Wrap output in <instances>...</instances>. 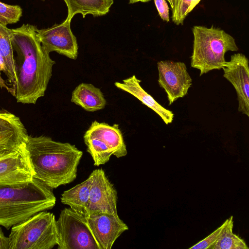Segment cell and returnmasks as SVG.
Returning a JSON list of instances; mask_svg holds the SVG:
<instances>
[{"mask_svg":"<svg viewBox=\"0 0 249 249\" xmlns=\"http://www.w3.org/2000/svg\"><path fill=\"white\" fill-rule=\"evenodd\" d=\"M37 29L29 24L11 29L17 81L14 97L24 104H35L44 96L55 64L42 46Z\"/></svg>","mask_w":249,"mask_h":249,"instance_id":"1","label":"cell"},{"mask_svg":"<svg viewBox=\"0 0 249 249\" xmlns=\"http://www.w3.org/2000/svg\"><path fill=\"white\" fill-rule=\"evenodd\" d=\"M34 178L55 189L73 181L83 152L75 145L53 140L41 135H28L25 142Z\"/></svg>","mask_w":249,"mask_h":249,"instance_id":"2","label":"cell"},{"mask_svg":"<svg viewBox=\"0 0 249 249\" xmlns=\"http://www.w3.org/2000/svg\"><path fill=\"white\" fill-rule=\"evenodd\" d=\"M55 202L52 189L36 178L0 184V226L9 229Z\"/></svg>","mask_w":249,"mask_h":249,"instance_id":"3","label":"cell"},{"mask_svg":"<svg viewBox=\"0 0 249 249\" xmlns=\"http://www.w3.org/2000/svg\"><path fill=\"white\" fill-rule=\"evenodd\" d=\"M191 66L200 71V76L213 70H220L226 62L225 54L238 48L234 38L220 28L196 25Z\"/></svg>","mask_w":249,"mask_h":249,"instance_id":"4","label":"cell"},{"mask_svg":"<svg viewBox=\"0 0 249 249\" xmlns=\"http://www.w3.org/2000/svg\"><path fill=\"white\" fill-rule=\"evenodd\" d=\"M56 220L53 213L40 212L13 226L9 249H52L57 245Z\"/></svg>","mask_w":249,"mask_h":249,"instance_id":"5","label":"cell"},{"mask_svg":"<svg viewBox=\"0 0 249 249\" xmlns=\"http://www.w3.org/2000/svg\"><path fill=\"white\" fill-rule=\"evenodd\" d=\"M58 249H100L86 217L71 208L61 211L56 222Z\"/></svg>","mask_w":249,"mask_h":249,"instance_id":"6","label":"cell"},{"mask_svg":"<svg viewBox=\"0 0 249 249\" xmlns=\"http://www.w3.org/2000/svg\"><path fill=\"white\" fill-rule=\"evenodd\" d=\"M158 83L166 93L169 105L188 94L192 78L184 63L162 60L157 63Z\"/></svg>","mask_w":249,"mask_h":249,"instance_id":"7","label":"cell"},{"mask_svg":"<svg viewBox=\"0 0 249 249\" xmlns=\"http://www.w3.org/2000/svg\"><path fill=\"white\" fill-rule=\"evenodd\" d=\"M70 24L64 21L48 28L37 29V36L45 50L49 53L55 52L73 60L77 58L78 44Z\"/></svg>","mask_w":249,"mask_h":249,"instance_id":"8","label":"cell"},{"mask_svg":"<svg viewBox=\"0 0 249 249\" xmlns=\"http://www.w3.org/2000/svg\"><path fill=\"white\" fill-rule=\"evenodd\" d=\"M92 172L93 178L90 188L87 216L96 213L118 215L117 193L113 184L102 169H97Z\"/></svg>","mask_w":249,"mask_h":249,"instance_id":"9","label":"cell"},{"mask_svg":"<svg viewBox=\"0 0 249 249\" xmlns=\"http://www.w3.org/2000/svg\"><path fill=\"white\" fill-rule=\"evenodd\" d=\"M249 60L243 53L231 55L222 67L223 76L234 88L238 102V110L249 117Z\"/></svg>","mask_w":249,"mask_h":249,"instance_id":"10","label":"cell"},{"mask_svg":"<svg viewBox=\"0 0 249 249\" xmlns=\"http://www.w3.org/2000/svg\"><path fill=\"white\" fill-rule=\"evenodd\" d=\"M34 175L25 142L0 156V184L29 181Z\"/></svg>","mask_w":249,"mask_h":249,"instance_id":"11","label":"cell"},{"mask_svg":"<svg viewBox=\"0 0 249 249\" xmlns=\"http://www.w3.org/2000/svg\"><path fill=\"white\" fill-rule=\"evenodd\" d=\"M86 218L100 249H110L116 239L128 229L119 215L96 213Z\"/></svg>","mask_w":249,"mask_h":249,"instance_id":"12","label":"cell"},{"mask_svg":"<svg viewBox=\"0 0 249 249\" xmlns=\"http://www.w3.org/2000/svg\"><path fill=\"white\" fill-rule=\"evenodd\" d=\"M84 137L96 138L102 140L110 147L113 151V155L118 158L127 154L122 133L117 124L110 125L105 123L94 121L86 131Z\"/></svg>","mask_w":249,"mask_h":249,"instance_id":"13","label":"cell"},{"mask_svg":"<svg viewBox=\"0 0 249 249\" xmlns=\"http://www.w3.org/2000/svg\"><path fill=\"white\" fill-rule=\"evenodd\" d=\"M141 80L135 75L123 80V82H116L115 86L124 91L127 92L140 100L143 104L152 109L161 118L165 124L172 123L174 114L172 111L166 109L141 87Z\"/></svg>","mask_w":249,"mask_h":249,"instance_id":"14","label":"cell"},{"mask_svg":"<svg viewBox=\"0 0 249 249\" xmlns=\"http://www.w3.org/2000/svg\"><path fill=\"white\" fill-rule=\"evenodd\" d=\"M71 102L89 112L101 110L107 104L101 89L88 83H81L75 88L72 92Z\"/></svg>","mask_w":249,"mask_h":249,"instance_id":"15","label":"cell"},{"mask_svg":"<svg viewBox=\"0 0 249 249\" xmlns=\"http://www.w3.org/2000/svg\"><path fill=\"white\" fill-rule=\"evenodd\" d=\"M93 178L92 172L85 181L64 191L60 198L62 203L69 206L75 212L86 217Z\"/></svg>","mask_w":249,"mask_h":249,"instance_id":"16","label":"cell"},{"mask_svg":"<svg viewBox=\"0 0 249 249\" xmlns=\"http://www.w3.org/2000/svg\"><path fill=\"white\" fill-rule=\"evenodd\" d=\"M68 8V16L65 21L71 22L74 16L81 14L83 18L88 14L94 17L108 13L113 0H63Z\"/></svg>","mask_w":249,"mask_h":249,"instance_id":"17","label":"cell"},{"mask_svg":"<svg viewBox=\"0 0 249 249\" xmlns=\"http://www.w3.org/2000/svg\"><path fill=\"white\" fill-rule=\"evenodd\" d=\"M233 217L231 216L225 221L224 227L212 249H248L245 242L233 233Z\"/></svg>","mask_w":249,"mask_h":249,"instance_id":"18","label":"cell"},{"mask_svg":"<svg viewBox=\"0 0 249 249\" xmlns=\"http://www.w3.org/2000/svg\"><path fill=\"white\" fill-rule=\"evenodd\" d=\"M0 55L4 60L16 91L17 81L12 45V30L0 23Z\"/></svg>","mask_w":249,"mask_h":249,"instance_id":"19","label":"cell"},{"mask_svg":"<svg viewBox=\"0 0 249 249\" xmlns=\"http://www.w3.org/2000/svg\"><path fill=\"white\" fill-rule=\"evenodd\" d=\"M87 151L91 156L94 165L98 166L104 164L113 155V150L102 140L96 138L83 137Z\"/></svg>","mask_w":249,"mask_h":249,"instance_id":"20","label":"cell"},{"mask_svg":"<svg viewBox=\"0 0 249 249\" xmlns=\"http://www.w3.org/2000/svg\"><path fill=\"white\" fill-rule=\"evenodd\" d=\"M28 135L20 118L5 109L0 110V136Z\"/></svg>","mask_w":249,"mask_h":249,"instance_id":"21","label":"cell"},{"mask_svg":"<svg viewBox=\"0 0 249 249\" xmlns=\"http://www.w3.org/2000/svg\"><path fill=\"white\" fill-rule=\"evenodd\" d=\"M170 4L171 18L177 25H183L184 21L201 0H166Z\"/></svg>","mask_w":249,"mask_h":249,"instance_id":"22","label":"cell"},{"mask_svg":"<svg viewBox=\"0 0 249 249\" xmlns=\"http://www.w3.org/2000/svg\"><path fill=\"white\" fill-rule=\"evenodd\" d=\"M22 9L18 5H9L0 1V23L6 26L18 22Z\"/></svg>","mask_w":249,"mask_h":249,"instance_id":"23","label":"cell"},{"mask_svg":"<svg viewBox=\"0 0 249 249\" xmlns=\"http://www.w3.org/2000/svg\"><path fill=\"white\" fill-rule=\"evenodd\" d=\"M28 135L0 136V156L18 148L25 142Z\"/></svg>","mask_w":249,"mask_h":249,"instance_id":"24","label":"cell"},{"mask_svg":"<svg viewBox=\"0 0 249 249\" xmlns=\"http://www.w3.org/2000/svg\"><path fill=\"white\" fill-rule=\"evenodd\" d=\"M225 225V222L214 231L204 239L190 248V249H211L214 245Z\"/></svg>","mask_w":249,"mask_h":249,"instance_id":"25","label":"cell"},{"mask_svg":"<svg viewBox=\"0 0 249 249\" xmlns=\"http://www.w3.org/2000/svg\"><path fill=\"white\" fill-rule=\"evenodd\" d=\"M159 15L163 21H170L169 7L166 0H154Z\"/></svg>","mask_w":249,"mask_h":249,"instance_id":"26","label":"cell"},{"mask_svg":"<svg viewBox=\"0 0 249 249\" xmlns=\"http://www.w3.org/2000/svg\"><path fill=\"white\" fill-rule=\"evenodd\" d=\"M9 239L3 233L0 227V249H9Z\"/></svg>","mask_w":249,"mask_h":249,"instance_id":"27","label":"cell"},{"mask_svg":"<svg viewBox=\"0 0 249 249\" xmlns=\"http://www.w3.org/2000/svg\"><path fill=\"white\" fill-rule=\"evenodd\" d=\"M151 0H129V3L130 4H133L139 2H147L150 1Z\"/></svg>","mask_w":249,"mask_h":249,"instance_id":"28","label":"cell"},{"mask_svg":"<svg viewBox=\"0 0 249 249\" xmlns=\"http://www.w3.org/2000/svg\"></svg>","mask_w":249,"mask_h":249,"instance_id":"29","label":"cell"}]
</instances>
